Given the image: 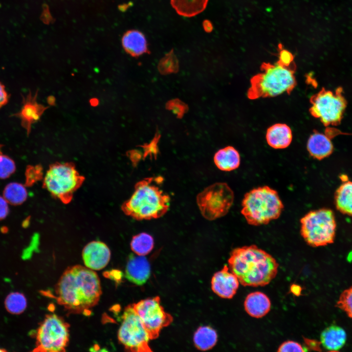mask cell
<instances>
[{"label":"cell","mask_w":352,"mask_h":352,"mask_svg":"<svg viewBox=\"0 0 352 352\" xmlns=\"http://www.w3.org/2000/svg\"><path fill=\"white\" fill-rule=\"evenodd\" d=\"M57 303L71 312L85 313L97 304L102 294L100 279L86 266H69L55 286Z\"/></svg>","instance_id":"cell-1"},{"label":"cell","mask_w":352,"mask_h":352,"mask_svg":"<svg viewBox=\"0 0 352 352\" xmlns=\"http://www.w3.org/2000/svg\"><path fill=\"white\" fill-rule=\"evenodd\" d=\"M228 262L230 271L243 286L267 285L276 276L279 266L275 258L256 245L234 249Z\"/></svg>","instance_id":"cell-2"},{"label":"cell","mask_w":352,"mask_h":352,"mask_svg":"<svg viewBox=\"0 0 352 352\" xmlns=\"http://www.w3.org/2000/svg\"><path fill=\"white\" fill-rule=\"evenodd\" d=\"M163 178L146 177L137 182L131 198L122 205L123 212L136 220L159 218L168 211L171 198L160 188Z\"/></svg>","instance_id":"cell-3"},{"label":"cell","mask_w":352,"mask_h":352,"mask_svg":"<svg viewBox=\"0 0 352 352\" xmlns=\"http://www.w3.org/2000/svg\"><path fill=\"white\" fill-rule=\"evenodd\" d=\"M261 70L250 79L247 96L251 100L275 97L284 92L289 94L297 85L294 63L286 65L279 60L274 64L264 63Z\"/></svg>","instance_id":"cell-4"},{"label":"cell","mask_w":352,"mask_h":352,"mask_svg":"<svg viewBox=\"0 0 352 352\" xmlns=\"http://www.w3.org/2000/svg\"><path fill=\"white\" fill-rule=\"evenodd\" d=\"M242 205V214L248 224L254 226L266 224L278 219L284 209L277 192L268 186L246 193Z\"/></svg>","instance_id":"cell-5"},{"label":"cell","mask_w":352,"mask_h":352,"mask_svg":"<svg viewBox=\"0 0 352 352\" xmlns=\"http://www.w3.org/2000/svg\"><path fill=\"white\" fill-rule=\"evenodd\" d=\"M85 177L70 162L55 163L47 171L43 182L44 188L63 203H69L73 194L83 184Z\"/></svg>","instance_id":"cell-6"},{"label":"cell","mask_w":352,"mask_h":352,"mask_svg":"<svg viewBox=\"0 0 352 352\" xmlns=\"http://www.w3.org/2000/svg\"><path fill=\"white\" fill-rule=\"evenodd\" d=\"M301 235L309 245L316 247L332 242L335 221L332 212L328 209L311 211L300 220Z\"/></svg>","instance_id":"cell-7"},{"label":"cell","mask_w":352,"mask_h":352,"mask_svg":"<svg viewBox=\"0 0 352 352\" xmlns=\"http://www.w3.org/2000/svg\"><path fill=\"white\" fill-rule=\"evenodd\" d=\"M196 199L202 216L213 220L227 214L233 203L234 195L227 183L217 182L205 188Z\"/></svg>","instance_id":"cell-8"},{"label":"cell","mask_w":352,"mask_h":352,"mask_svg":"<svg viewBox=\"0 0 352 352\" xmlns=\"http://www.w3.org/2000/svg\"><path fill=\"white\" fill-rule=\"evenodd\" d=\"M69 325L55 314L46 315L36 333V352L66 351L69 342Z\"/></svg>","instance_id":"cell-9"},{"label":"cell","mask_w":352,"mask_h":352,"mask_svg":"<svg viewBox=\"0 0 352 352\" xmlns=\"http://www.w3.org/2000/svg\"><path fill=\"white\" fill-rule=\"evenodd\" d=\"M118 331V339L127 351L133 352H152L150 336L132 305L126 307Z\"/></svg>","instance_id":"cell-10"},{"label":"cell","mask_w":352,"mask_h":352,"mask_svg":"<svg viewBox=\"0 0 352 352\" xmlns=\"http://www.w3.org/2000/svg\"><path fill=\"white\" fill-rule=\"evenodd\" d=\"M132 307L141 319L150 339L157 338L160 330L169 325L173 317L166 312L160 304L158 296L141 300Z\"/></svg>","instance_id":"cell-11"},{"label":"cell","mask_w":352,"mask_h":352,"mask_svg":"<svg viewBox=\"0 0 352 352\" xmlns=\"http://www.w3.org/2000/svg\"><path fill=\"white\" fill-rule=\"evenodd\" d=\"M310 102L311 114L325 124L339 121L345 107L344 101L340 96L324 90L312 97Z\"/></svg>","instance_id":"cell-12"},{"label":"cell","mask_w":352,"mask_h":352,"mask_svg":"<svg viewBox=\"0 0 352 352\" xmlns=\"http://www.w3.org/2000/svg\"><path fill=\"white\" fill-rule=\"evenodd\" d=\"M82 258L87 267L94 270H99L109 263L110 258V251L104 242L92 241L88 243L83 248Z\"/></svg>","instance_id":"cell-13"},{"label":"cell","mask_w":352,"mask_h":352,"mask_svg":"<svg viewBox=\"0 0 352 352\" xmlns=\"http://www.w3.org/2000/svg\"><path fill=\"white\" fill-rule=\"evenodd\" d=\"M229 270V267L225 265L221 270L215 273L212 278V290L223 298H232L239 286L237 277Z\"/></svg>","instance_id":"cell-14"},{"label":"cell","mask_w":352,"mask_h":352,"mask_svg":"<svg viewBox=\"0 0 352 352\" xmlns=\"http://www.w3.org/2000/svg\"><path fill=\"white\" fill-rule=\"evenodd\" d=\"M150 274V265L145 256L129 255L125 269V276L129 281L137 285H143Z\"/></svg>","instance_id":"cell-15"},{"label":"cell","mask_w":352,"mask_h":352,"mask_svg":"<svg viewBox=\"0 0 352 352\" xmlns=\"http://www.w3.org/2000/svg\"><path fill=\"white\" fill-rule=\"evenodd\" d=\"M246 312L254 318H261L265 315L271 308L270 300L264 293L256 291L249 293L244 303Z\"/></svg>","instance_id":"cell-16"},{"label":"cell","mask_w":352,"mask_h":352,"mask_svg":"<svg viewBox=\"0 0 352 352\" xmlns=\"http://www.w3.org/2000/svg\"><path fill=\"white\" fill-rule=\"evenodd\" d=\"M292 132L285 124H275L268 128L266 139L268 144L274 149H284L291 142Z\"/></svg>","instance_id":"cell-17"},{"label":"cell","mask_w":352,"mask_h":352,"mask_svg":"<svg viewBox=\"0 0 352 352\" xmlns=\"http://www.w3.org/2000/svg\"><path fill=\"white\" fill-rule=\"evenodd\" d=\"M125 50L133 57L140 56L147 51V41L144 35L136 30L126 32L122 39Z\"/></svg>","instance_id":"cell-18"},{"label":"cell","mask_w":352,"mask_h":352,"mask_svg":"<svg viewBox=\"0 0 352 352\" xmlns=\"http://www.w3.org/2000/svg\"><path fill=\"white\" fill-rule=\"evenodd\" d=\"M321 343L324 348L330 351H337L345 345L347 335L342 328L332 325L325 329L321 334Z\"/></svg>","instance_id":"cell-19"},{"label":"cell","mask_w":352,"mask_h":352,"mask_svg":"<svg viewBox=\"0 0 352 352\" xmlns=\"http://www.w3.org/2000/svg\"><path fill=\"white\" fill-rule=\"evenodd\" d=\"M307 149L312 157L322 159L331 153L332 144L326 135L315 132L309 137L307 143Z\"/></svg>","instance_id":"cell-20"},{"label":"cell","mask_w":352,"mask_h":352,"mask_svg":"<svg viewBox=\"0 0 352 352\" xmlns=\"http://www.w3.org/2000/svg\"><path fill=\"white\" fill-rule=\"evenodd\" d=\"M214 161L220 170L229 172L239 167L240 156L234 147L227 146L216 152L214 157Z\"/></svg>","instance_id":"cell-21"},{"label":"cell","mask_w":352,"mask_h":352,"mask_svg":"<svg viewBox=\"0 0 352 352\" xmlns=\"http://www.w3.org/2000/svg\"><path fill=\"white\" fill-rule=\"evenodd\" d=\"M208 0H171V3L179 15L192 17L205 9Z\"/></svg>","instance_id":"cell-22"},{"label":"cell","mask_w":352,"mask_h":352,"mask_svg":"<svg viewBox=\"0 0 352 352\" xmlns=\"http://www.w3.org/2000/svg\"><path fill=\"white\" fill-rule=\"evenodd\" d=\"M217 337L215 330L209 326H202L195 332L194 342L197 349L206 351L212 348L216 345Z\"/></svg>","instance_id":"cell-23"},{"label":"cell","mask_w":352,"mask_h":352,"mask_svg":"<svg viewBox=\"0 0 352 352\" xmlns=\"http://www.w3.org/2000/svg\"><path fill=\"white\" fill-rule=\"evenodd\" d=\"M36 96H30L24 106L22 115L28 131L32 123L38 121L44 112L49 107L37 103Z\"/></svg>","instance_id":"cell-24"},{"label":"cell","mask_w":352,"mask_h":352,"mask_svg":"<svg viewBox=\"0 0 352 352\" xmlns=\"http://www.w3.org/2000/svg\"><path fill=\"white\" fill-rule=\"evenodd\" d=\"M336 204L341 212L352 216V182H344L336 194Z\"/></svg>","instance_id":"cell-25"},{"label":"cell","mask_w":352,"mask_h":352,"mask_svg":"<svg viewBox=\"0 0 352 352\" xmlns=\"http://www.w3.org/2000/svg\"><path fill=\"white\" fill-rule=\"evenodd\" d=\"M154 241L150 234L143 232L134 236L131 242V247L137 255L145 256L153 249Z\"/></svg>","instance_id":"cell-26"},{"label":"cell","mask_w":352,"mask_h":352,"mask_svg":"<svg viewBox=\"0 0 352 352\" xmlns=\"http://www.w3.org/2000/svg\"><path fill=\"white\" fill-rule=\"evenodd\" d=\"M3 197L8 203L17 205L23 203L26 200L27 193L23 185L13 182L5 187L3 192Z\"/></svg>","instance_id":"cell-27"},{"label":"cell","mask_w":352,"mask_h":352,"mask_svg":"<svg viewBox=\"0 0 352 352\" xmlns=\"http://www.w3.org/2000/svg\"><path fill=\"white\" fill-rule=\"evenodd\" d=\"M4 305L9 313L13 314H20L26 309L27 300L22 293L13 292L7 296L4 301Z\"/></svg>","instance_id":"cell-28"},{"label":"cell","mask_w":352,"mask_h":352,"mask_svg":"<svg viewBox=\"0 0 352 352\" xmlns=\"http://www.w3.org/2000/svg\"><path fill=\"white\" fill-rule=\"evenodd\" d=\"M13 160L7 156L0 154V178L4 179L10 176L15 171Z\"/></svg>","instance_id":"cell-29"},{"label":"cell","mask_w":352,"mask_h":352,"mask_svg":"<svg viewBox=\"0 0 352 352\" xmlns=\"http://www.w3.org/2000/svg\"><path fill=\"white\" fill-rule=\"evenodd\" d=\"M337 305L352 318V286L341 294Z\"/></svg>","instance_id":"cell-30"},{"label":"cell","mask_w":352,"mask_h":352,"mask_svg":"<svg viewBox=\"0 0 352 352\" xmlns=\"http://www.w3.org/2000/svg\"><path fill=\"white\" fill-rule=\"evenodd\" d=\"M277 351L303 352L307 351L299 343L293 341H287L279 346Z\"/></svg>","instance_id":"cell-31"},{"label":"cell","mask_w":352,"mask_h":352,"mask_svg":"<svg viewBox=\"0 0 352 352\" xmlns=\"http://www.w3.org/2000/svg\"><path fill=\"white\" fill-rule=\"evenodd\" d=\"M279 61L284 64L290 65L293 64L294 57L289 51L282 48L279 52Z\"/></svg>","instance_id":"cell-32"},{"label":"cell","mask_w":352,"mask_h":352,"mask_svg":"<svg viewBox=\"0 0 352 352\" xmlns=\"http://www.w3.org/2000/svg\"><path fill=\"white\" fill-rule=\"evenodd\" d=\"M8 202L4 197H0V220L3 219L8 215Z\"/></svg>","instance_id":"cell-33"},{"label":"cell","mask_w":352,"mask_h":352,"mask_svg":"<svg viewBox=\"0 0 352 352\" xmlns=\"http://www.w3.org/2000/svg\"><path fill=\"white\" fill-rule=\"evenodd\" d=\"M8 99V94L4 86L0 82V108L7 103Z\"/></svg>","instance_id":"cell-34"},{"label":"cell","mask_w":352,"mask_h":352,"mask_svg":"<svg viewBox=\"0 0 352 352\" xmlns=\"http://www.w3.org/2000/svg\"><path fill=\"white\" fill-rule=\"evenodd\" d=\"M203 26L204 30L207 32H211L213 29L212 24L208 20L204 21Z\"/></svg>","instance_id":"cell-35"},{"label":"cell","mask_w":352,"mask_h":352,"mask_svg":"<svg viewBox=\"0 0 352 352\" xmlns=\"http://www.w3.org/2000/svg\"><path fill=\"white\" fill-rule=\"evenodd\" d=\"M47 101H48V104L50 105H51V106L54 105L55 103V98L54 97H53L52 96H50L48 97Z\"/></svg>","instance_id":"cell-36"},{"label":"cell","mask_w":352,"mask_h":352,"mask_svg":"<svg viewBox=\"0 0 352 352\" xmlns=\"http://www.w3.org/2000/svg\"><path fill=\"white\" fill-rule=\"evenodd\" d=\"M3 351H5V350L3 349H0V352H3Z\"/></svg>","instance_id":"cell-37"},{"label":"cell","mask_w":352,"mask_h":352,"mask_svg":"<svg viewBox=\"0 0 352 352\" xmlns=\"http://www.w3.org/2000/svg\"><path fill=\"white\" fill-rule=\"evenodd\" d=\"M0 153H1L0 152Z\"/></svg>","instance_id":"cell-38"}]
</instances>
